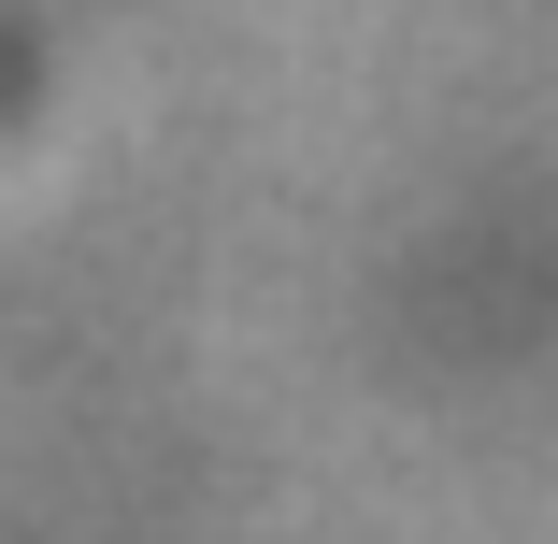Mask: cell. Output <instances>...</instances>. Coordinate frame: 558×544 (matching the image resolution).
<instances>
[{"mask_svg": "<svg viewBox=\"0 0 558 544\" xmlns=\"http://www.w3.org/2000/svg\"><path fill=\"white\" fill-rule=\"evenodd\" d=\"M29 86H44V58H29V44H0V130L29 116Z\"/></svg>", "mask_w": 558, "mask_h": 544, "instance_id": "cell-1", "label": "cell"}]
</instances>
